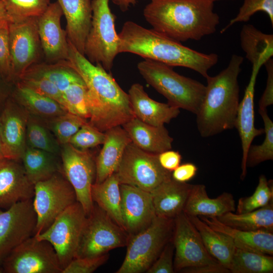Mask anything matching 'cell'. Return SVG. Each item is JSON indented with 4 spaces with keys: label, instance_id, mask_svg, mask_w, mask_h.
<instances>
[{
    "label": "cell",
    "instance_id": "cell-21",
    "mask_svg": "<svg viewBox=\"0 0 273 273\" xmlns=\"http://www.w3.org/2000/svg\"><path fill=\"white\" fill-rule=\"evenodd\" d=\"M34 185L28 178L18 161L5 159L0 162V207H10L32 199Z\"/></svg>",
    "mask_w": 273,
    "mask_h": 273
},
{
    "label": "cell",
    "instance_id": "cell-36",
    "mask_svg": "<svg viewBox=\"0 0 273 273\" xmlns=\"http://www.w3.org/2000/svg\"><path fill=\"white\" fill-rule=\"evenodd\" d=\"M229 270L232 273H272L273 257L236 247Z\"/></svg>",
    "mask_w": 273,
    "mask_h": 273
},
{
    "label": "cell",
    "instance_id": "cell-51",
    "mask_svg": "<svg viewBox=\"0 0 273 273\" xmlns=\"http://www.w3.org/2000/svg\"><path fill=\"white\" fill-rule=\"evenodd\" d=\"M198 170L197 166L192 163L180 164L171 172V177L180 183H187L196 175Z\"/></svg>",
    "mask_w": 273,
    "mask_h": 273
},
{
    "label": "cell",
    "instance_id": "cell-7",
    "mask_svg": "<svg viewBox=\"0 0 273 273\" xmlns=\"http://www.w3.org/2000/svg\"><path fill=\"white\" fill-rule=\"evenodd\" d=\"M109 0H92L91 26L84 48V56L92 63L110 71L119 54V38L115 27V16Z\"/></svg>",
    "mask_w": 273,
    "mask_h": 273
},
{
    "label": "cell",
    "instance_id": "cell-24",
    "mask_svg": "<svg viewBox=\"0 0 273 273\" xmlns=\"http://www.w3.org/2000/svg\"><path fill=\"white\" fill-rule=\"evenodd\" d=\"M103 147L95 159V183L103 181L116 172L124 150L131 143L128 134L122 126L112 127L105 131Z\"/></svg>",
    "mask_w": 273,
    "mask_h": 273
},
{
    "label": "cell",
    "instance_id": "cell-44",
    "mask_svg": "<svg viewBox=\"0 0 273 273\" xmlns=\"http://www.w3.org/2000/svg\"><path fill=\"white\" fill-rule=\"evenodd\" d=\"M105 133L94 127L87 121L72 136L68 143L80 150L102 145L105 141Z\"/></svg>",
    "mask_w": 273,
    "mask_h": 273
},
{
    "label": "cell",
    "instance_id": "cell-11",
    "mask_svg": "<svg viewBox=\"0 0 273 273\" xmlns=\"http://www.w3.org/2000/svg\"><path fill=\"white\" fill-rule=\"evenodd\" d=\"M34 236L44 231L64 210L77 201L75 191L61 172L34 185Z\"/></svg>",
    "mask_w": 273,
    "mask_h": 273
},
{
    "label": "cell",
    "instance_id": "cell-56",
    "mask_svg": "<svg viewBox=\"0 0 273 273\" xmlns=\"http://www.w3.org/2000/svg\"><path fill=\"white\" fill-rule=\"evenodd\" d=\"M5 96L0 91V103H2L4 100Z\"/></svg>",
    "mask_w": 273,
    "mask_h": 273
},
{
    "label": "cell",
    "instance_id": "cell-31",
    "mask_svg": "<svg viewBox=\"0 0 273 273\" xmlns=\"http://www.w3.org/2000/svg\"><path fill=\"white\" fill-rule=\"evenodd\" d=\"M14 100L33 116L50 119L64 114L67 110L56 101L39 94L18 82Z\"/></svg>",
    "mask_w": 273,
    "mask_h": 273
},
{
    "label": "cell",
    "instance_id": "cell-22",
    "mask_svg": "<svg viewBox=\"0 0 273 273\" xmlns=\"http://www.w3.org/2000/svg\"><path fill=\"white\" fill-rule=\"evenodd\" d=\"M66 21V32L68 41L84 55L86 40L92 19L90 0H57Z\"/></svg>",
    "mask_w": 273,
    "mask_h": 273
},
{
    "label": "cell",
    "instance_id": "cell-45",
    "mask_svg": "<svg viewBox=\"0 0 273 273\" xmlns=\"http://www.w3.org/2000/svg\"><path fill=\"white\" fill-rule=\"evenodd\" d=\"M19 80V83L56 101L66 109L63 93L50 81L43 78L30 77H21Z\"/></svg>",
    "mask_w": 273,
    "mask_h": 273
},
{
    "label": "cell",
    "instance_id": "cell-2",
    "mask_svg": "<svg viewBox=\"0 0 273 273\" xmlns=\"http://www.w3.org/2000/svg\"><path fill=\"white\" fill-rule=\"evenodd\" d=\"M211 0H150L143 10L155 30L179 42L199 40L219 23Z\"/></svg>",
    "mask_w": 273,
    "mask_h": 273
},
{
    "label": "cell",
    "instance_id": "cell-30",
    "mask_svg": "<svg viewBox=\"0 0 273 273\" xmlns=\"http://www.w3.org/2000/svg\"><path fill=\"white\" fill-rule=\"evenodd\" d=\"M240 43L246 58L252 65L261 67L273 56V35L245 24L240 32Z\"/></svg>",
    "mask_w": 273,
    "mask_h": 273
},
{
    "label": "cell",
    "instance_id": "cell-14",
    "mask_svg": "<svg viewBox=\"0 0 273 273\" xmlns=\"http://www.w3.org/2000/svg\"><path fill=\"white\" fill-rule=\"evenodd\" d=\"M174 248V271L218 262L206 249L201 237L184 212L174 218L171 239Z\"/></svg>",
    "mask_w": 273,
    "mask_h": 273
},
{
    "label": "cell",
    "instance_id": "cell-46",
    "mask_svg": "<svg viewBox=\"0 0 273 273\" xmlns=\"http://www.w3.org/2000/svg\"><path fill=\"white\" fill-rule=\"evenodd\" d=\"M108 258V253L92 257H75L62 273H92L106 262Z\"/></svg>",
    "mask_w": 273,
    "mask_h": 273
},
{
    "label": "cell",
    "instance_id": "cell-9",
    "mask_svg": "<svg viewBox=\"0 0 273 273\" xmlns=\"http://www.w3.org/2000/svg\"><path fill=\"white\" fill-rule=\"evenodd\" d=\"M116 173L120 184L150 193L171 177V172L160 165L158 154L146 152L132 142L125 148Z\"/></svg>",
    "mask_w": 273,
    "mask_h": 273
},
{
    "label": "cell",
    "instance_id": "cell-58",
    "mask_svg": "<svg viewBox=\"0 0 273 273\" xmlns=\"http://www.w3.org/2000/svg\"><path fill=\"white\" fill-rule=\"evenodd\" d=\"M0 1H1V0H0Z\"/></svg>",
    "mask_w": 273,
    "mask_h": 273
},
{
    "label": "cell",
    "instance_id": "cell-40",
    "mask_svg": "<svg viewBox=\"0 0 273 273\" xmlns=\"http://www.w3.org/2000/svg\"><path fill=\"white\" fill-rule=\"evenodd\" d=\"M47 120L48 127L60 145L68 143L72 136L87 122V119L69 112Z\"/></svg>",
    "mask_w": 273,
    "mask_h": 273
},
{
    "label": "cell",
    "instance_id": "cell-23",
    "mask_svg": "<svg viewBox=\"0 0 273 273\" xmlns=\"http://www.w3.org/2000/svg\"><path fill=\"white\" fill-rule=\"evenodd\" d=\"M128 95L135 117L147 124L164 125L176 118L180 112L178 108L151 99L143 86L138 83L130 86Z\"/></svg>",
    "mask_w": 273,
    "mask_h": 273
},
{
    "label": "cell",
    "instance_id": "cell-42",
    "mask_svg": "<svg viewBox=\"0 0 273 273\" xmlns=\"http://www.w3.org/2000/svg\"><path fill=\"white\" fill-rule=\"evenodd\" d=\"M68 112L85 119L89 118L85 83H75L63 93Z\"/></svg>",
    "mask_w": 273,
    "mask_h": 273
},
{
    "label": "cell",
    "instance_id": "cell-8",
    "mask_svg": "<svg viewBox=\"0 0 273 273\" xmlns=\"http://www.w3.org/2000/svg\"><path fill=\"white\" fill-rule=\"evenodd\" d=\"M127 232L96 203L87 216L75 257L102 255L113 249L126 246Z\"/></svg>",
    "mask_w": 273,
    "mask_h": 273
},
{
    "label": "cell",
    "instance_id": "cell-17",
    "mask_svg": "<svg viewBox=\"0 0 273 273\" xmlns=\"http://www.w3.org/2000/svg\"><path fill=\"white\" fill-rule=\"evenodd\" d=\"M29 114L14 100L5 104L0 116V135L6 159L21 160L26 148V127Z\"/></svg>",
    "mask_w": 273,
    "mask_h": 273
},
{
    "label": "cell",
    "instance_id": "cell-16",
    "mask_svg": "<svg viewBox=\"0 0 273 273\" xmlns=\"http://www.w3.org/2000/svg\"><path fill=\"white\" fill-rule=\"evenodd\" d=\"M9 40L13 80L19 79L38 60L41 49L37 17L9 23Z\"/></svg>",
    "mask_w": 273,
    "mask_h": 273
},
{
    "label": "cell",
    "instance_id": "cell-53",
    "mask_svg": "<svg viewBox=\"0 0 273 273\" xmlns=\"http://www.w3.org/2000/svg\"><path fill=\"white\" fill-rule=\"evenodd\" d=\"M122 12L127 11L132 6L136 4L137 0H111Z\"/></svg>",
    "mask_w": 273,
    "mask_h": 273
},
{
    "label": "cell",
    "instance_id": "cell-55",
    "mask_svg": "<svg viewBox=\"0 0 273 273\" xmlns=\"http://www.w3.org/2000/svg\"><path fill=\"white\" fill-rule=\"evenodd\" d=\"M5 159L6 158L4 156L3 151L2 143L1 138V135H0V162L2 161Z\"/></svg>",
    "mask_w": 273,
    "mask_h": 273
},
{
    "label": "cell",
    "instance_id": "cell-41",
    "mask_svg": "<svg viewBox=\"0 0 273 273\" xmlns=\"http://www.w3.org/2000/svg\"><path fill=\"white\" fill-rule=\"evenodd\" d=\"M273 200L272 180H267L265 175L259 177L258 185L252 195L239 199L236 213L252 211L267 205Z\"/></svg>",
    "mask_w": 273,
    "mask_h": 273
},
{
    "label": "cell",
    "instance_id": "cell-54",
    "mask_svg": "<svg viewBox=\"0 0 273 273\" xmlns=\"http://www.w3.org/2000/svg\"><path fill=\"white\" fill-rule=\"evenodd\" d=\"M8 24V19L4 5L0 1V27Z\"/></svg>",
    "mask_w": 273,
    "mask_h": 273
},
{
    "label": "cell",
    "instance_id": "cell-4",
    "mask_svg": "<svg viewBox=\"0 0 273 273\" xmlns=\"http://www.w3.org/2000/svg\"><path fill=\"white\" fill-rule=\"evenodd\" d=\"M242 57L233 55L228 66L218 74L205 78V93L197 113V128L208 138L235 127L239 105L238 76Z\"/></svg>",
    "mask_w": 273,
    "mask_h": 273
},
{
    "label": "cell",
    "instance_id": "cell-18",
    "mask_svg": "<svg viewBox=\"0 0 273 273\" xmlns=\"http://www.w3.org/2000/svg\"><path fill=\"white\" fill-rule=\"evenodd\" d=\"M120 189L123 228L130 237L147 228L156 215L151 193L125 184Z\"/></svg>",
    "mask_w": 273,
    "mask_h": 273
},
{
    "label": "cell",
    "instance_id": "cell-1",
    "mask_svg": "<svg viewBox=\"0 0 273 273\" xmlns=\"http://www.w3.org/2000/svg\"><path fill=\"white\" fill-rule=\"evenodd\" d=\"M68 61L86 86L89 124L105 132L135 117L128 94L100 64L90 62L69 42Z\"/></svg>",
    "mask_w": 273,
    "mask_h": 273
},
{
    "label": "cell",
    "instance_id": "cell-35",
    "mask_svg": "<svg viewBox=\"0 0 273 273\" xmlns=\"http://www.w3.org/2000/svg\"><path fill=\"white\" fill-rule=\"evenodd\" d=\"M216 218L223 224L237 229L273 233V200L252 211L239 214L229 212Z\"/></svg>",
    "mask_w": 273,
    "mask_h": 273
},
{
    "label": "cell",
    "instance_id": "cell-57",
    "mask_svg": "<svg viewBox=\"0 0 273 273\" xmlns=\"http://www.w3.org/2000/svg\"><path fill=\"white\" fill-rule=\"evenodd\" d=\"M211 1H212L213 2H214L215 1H219V0H211Z\"/></svg>",
    "mask_w": 273,
    "mask_h": 273
},
{
    "label": "cell",
    "instance_id": "cell-20",
    "mask_svg": "<svg viewBox=\"0 0 273 273\" xmlns=\"http://www.w3.org/2000/svg\"><path fill=\"white\" fill-rule=\"evenodd\" d=\"M261 67L253 65L249 81L243 99L239 103L235 127L238 130L241 141L242 158L241 178L243 180L247 174L246 165L247 152L254 139L264 133L262 128L254 125V98L257 75Z\"/></svg>",
    "mask_w": 273,
    "mask_h": 273
},
{
    "label": "cell",
    "instance_id": "cell-50",
    "mask_svg": "<svg viewBox=\"0 0 273 273\" xmlns=\"http://www.w3.org/2000/svg\"><path fill=\"white\" fill-rule=\"evenodd\" d=\"M158 160L164 169L172 172L180 165L181 156L178 151L170 149L159 154Z\"/></svg>",
    "mask_w": 273,
    "mask_h": 273
},
{
    "label": "cell",
    "instance_id": "cell-34",
    "mask_svg": "<svg viewBox=\"0 0 273 273\" xmlns=\"http://www.w3.org/2000/svg\"><path fill=\"white\" fill-rule=\"evenodd\" d=\"M21 160L28 178L34 185L62 172L56 155L43 150L27 146Z\"/></svg>",
    "mask_w": 273,
    "mask_h": 273
},
{
    "label": "cell",
    "instance_id": "cell-10",
    "mask_svg": "<svg viewBox=\"0 0 273 273\" xmlns=\"http://www.w3.org/2000/svg\"><path fill=\"white\" fill-rule=\"evenodd\" d=\"M86 217L82 206L76 201L58 216L44 231L35 236L53 246L62 270L76 256Z\"/></svg>",
    "mask_w": 273,
    "mask_h": 273
},
{
    "label": "cell",
    "instance_id": "cell-52",
    "mask_svg": "<svg viewBox=\"0 0 273 273\" xmlns=\"http://www.w3.org/2000/svg\"><path fill=\"white\" fill-rule=\"evenodd\" d=\"M186 273H228L230 270L219 262L196 267L185 268L181 270Z\"/></svg>",
    "mask_w": 273,
    "mask_h": 273
},
{
    "label": "cell",
    "instance_id": "cell-32",
    "mask_svg": "<svg viewBox=\"0 0 273 273\" xmlns=\"http://www.w3.org/2000/svg\"><path fill=\"white\" fill-rule=\"evenodd\" d=\"M24 77L45 78L54 84L62 93L73 84L84 83L68 60L34 64L20 78Z\"/></svg>",
    "mask_w": 273,
    "mask_h": 273
},
{
    "label": "cell",
    "instance_id": "cell-13",
    "mask_svg": "<svg viewBox=\"0 0 273 273\" xmlns=\"http://www.w3.org/2000/svg\"><path fill=\"white\" fill-rule=\"evenodd\" d=\"M61 146L62 173L73 188L77 201L88 216L94 205L91 189L96 179L95 159L88 150L77 149L69 143Z\"/></svg>",
    "mask_w": 273,
    "mask_h": 273
},
{
    "label": "cell",
    "instance_id": "cell-5",
    "mask_svg": "<svg viewBox=\"0 0 273 273\" xmlns=\"http://www.w3.org/2000/svg\"><path fill=\"white\" fill-rule=\"evenodd\" d=\"M137 68L146 82L163 95L168 104L197 114L205 95V85L158 61L144 59Z\"/></svg>",
    "mask_w": 273,
    "mask_h": 273
},
{
    "label": "cell",
    "instance_id": "cell-29",
    "mask_svg": "<svg viewBox=\"0 0 273 273\" xmlns=\"http://www.w3.org/2000/svg\"><path fill=\"white\" fill-rule=\"evenodd\" d=\"M188 216L199 232L210 255L229 270L236 248L233 240L229 236L214 230L198 216Z\"/></svg>",
    "mask_w": 273,
    "mask_h": 273
},
{
    "label": "cell",
    "instance_id": "cell-3",
    "mask_svg": "<svg viewBox=\"0 0 273 273\" xmlns=\"http://www.w3.org/2000/svg\"><path fill=\"white\" fill-rule=\"evenodd\" d=\"M118 36L119 54L132 53L172 67L188 68L205 78L218 60L216 54L199 52L153 29H147L131 21L124 23Z\"/></svg>",
    "mask_w": 273,
    "mask_h": 273
},
{
    "label": "cell",
    "instance_id": "cell-47",
    "mask_svg": "<svg viewBox=\"0 0 273 273\" xmlns=\"http://www.w3.org/2000/svg\"><path fill=\"white\" fill-rule=\"evenodd\" d=\"M0 76L7 82L13 80L8 24L0 27Z\"/></svg>",
    "mask_w": 273,
    "mask_h": 273
},
{
    "label": "cell",
    "instance_id": "cell-38",
    "mask_svg": "<svg viewBox=\"0 0 273 273\" xmlns=\"http://www.w3.org/2000/svg\"><path fill=\"white\" fill-rule=\"evenodd\" d=\"M4 5L9 23L38 17L48 8L50 0H1Z\"/></svg>",
    "mask_w": 273,
    "mask_h": 273
},
{
    "label": "cell",
    "instance_id": "cell-25",
    "mask_svg": "<svg viewBox=\"0 0 273 273\" xmlns=\"http://www.w3.org/2000/svg\"><path fill=\"white\" fill-rule=\"evenodd\" d=\"M193 186L172 177L161 184L151 193L156 216L174 219L183 212Z\"/></svg>",
    "mask_w": 273,
    "mask_h": 273
},
{
    "label": "cell",
    "instance_id": "cell-28",
    "mask_svg": "<svg viewBox=\"0 0 273 273\" xmlns=\"http://www.w3.org/2000/svg\"><path fill=\"white\" fill-rule=\"evenodd\" d=\"M198 217L214 230L230 237L236 247L273 255V233L241 230L225 225L214 217Z\"/></svg>",
    "mask_w": 273,
    "mask_h": 273
},
{
    "label": "cell",
    "instance_id": "cell-6",
    "mask_svg": "<svg viewBox=\"0 0 273 273\" xmlns=\"http://www.w3.org/2000/svg\"><path fill=\"white\" fill-rule=\"evenodd\" d=\"M174 219L156 216L145 230L129 237L124 260L117 273L146 272L172 237Z\"/></svg>",
    "mask_w": 273,
    "mask_h": 273
},
{
    "label": "cell",
    "instance_id": "cell-33",
    "mask_svg": "<svg viewBox=\"0 0 273 273\" xmlns=\"http://www.w3.org/2000/svg\"><path fill=\"white\" fill-rule=\"evenodd\" d=\"M120 185L117 174L115 172L102 183H94L92 187L91 195L93 202L124 229Z\"/></svg>",
    "mask_w": 273,
    "mask_h": 273
},
{
    "label": "cell",
    "instance_id": "cell-37",
    "mask_svg": "<svg viewBox=\"0 0 273 273\" xmlns=\"http://www.w3.org/2000/svg\"><path fill=\"white\" fill-rule=\"evenodd\" d=\"M258 112L263 121L265 138L261 144L250 146L246 157L247 168L273 159V122L267 114L266 109H258Z\"/></svg>",
    "mask_w": 273,
    "mask_h": 273
},
{
    "label": "cell",
    "instance_id": "cell-39",
    "mask_svg": "<svg viewBox=\"0 0 273 273\" xmlns=\"http://www.w3.org/2000/svg\"><path fill=\"white\" fill-rule=\"evenodd\" d=\"M27 146L57 155L60 149L57 141L51 136L47 126L29 114L26 127Z\"/></svg>",
    "mask_w": 273,
    "mask_h": 273
},
{
    "label": "cell",
    "instance_id": "cell-27",
    "mask_svg": "<svg viewBox=\"0 0 273 273\" xmlns=\"http://www.w3.org/2000/svg\"><path fill=\"white\" fill-rule=\"evenodd\" d=\"M236 209L232 194L223 192L215 198H210L205 186L198 184L193 185L183 212L188 216L218 217Z\"/></svg>",
    "mask_w": 273,
    "mask_h": 273
},
{
    "label": "cell",
    "instance_id": "cell-48",
    "mask_svg": "<svg viewBox=\"0 0 273 273\" xmlns=\"http://www.w3.org/2000/svg\"><path fill=\"white\" fill-rule=\"evenodd\" d=\"M174 248L172 240L165 246L160 254L146 271L147 273H173Z\"/></svg>",
    "mask_w": 273,
    "mask_h": 273
},
{
    "label": "cell",
    "instance_id": "cell-26",
    "mask_svg": "<svg viewBox=\"0 0 273 273\" xmlns=\"http://www.w3.org/2000/svg\"><path fill=\"white\" fill-rule=\"evenodd\" d=\"M122 127L131 142L146 152L159 154L172 148L173 139L164 125H152L135 117Z\"/></svg>",
    "mask_w": 273,
    "mask_h": 273
},
{
    "label": "cell",
    "instance_id": "cell-15",
    "mask_svg": "<svg viewBox=\"0 0 273 273\" xmlns=\"http://www.w3.org/2000/svg\"><path fill=\"white\" fill-rule=\"evenodd\" d=\"M36 222L31 199L0 211V265L15 248L34 235Z\"/></svg>",
    "mask_w": 273,
    "mask_h": 273
},
{
    "label": "cell",
    "instance_id": "cell-19",
    "mask_svg": "<svg viewBox=\"0 0 273 273\" xmlns=\"http://www.w3.org/2000/svg\"><path fill=\"white\" fill-rule=\"evenodd\" d=\"M63 15L57 2L51 3L37 17L38 32L41 50L46 60L51 63L68 60L69 42L66 31L61 25Z\"/></svg>",
    "mask_w": 273,
    "mask_h": 273
},
{
    "label": "cell",
    "instance_id": "cell-43",
    "mask_svg": "<svg viewBox=\"0 0 273 273\" xmlns=\"http://www.w3.org/2000/svg\"><path fill=\"white\" fill-rule=\"evenodd\" d=\"M257 12L266 13L273 26V0H244L236 16L221 29V33L235 23L248 22L251 17Z\"/></svg>",
    "mask_w": 273,
    "mask_h": 273
},
{
    "label": "cell",
    "instance_id": "cell-49",
    "mask_svg": "<svg viewBox=\"0 0 273 273\" xmlns=\"http://www.w3.org/2000/svg\"><path fill=\"white\" fill-rule=\"evenodd\" d=\"M267 72L265 88L258 103L259 109H266L273 104V61L270 59L264 64Z\"/></svg>",
    "mask_w": 273,
    "mask_h": 273
},
{
    "label": "cell",
    "instance_id": "cell-12",
    "mask_svg": "<svg viewBox=\"0 0 273 273\" xmlns=\"http://www.w3.org/2000/svg\"><path fill=\"white\" fill-rule=\"evenodd\" d=\"M6 273H62L53 246L33 236L15 248L2 264Z\"/></svg>",
    "mask_w": 273,
    "mask_h": 273
}]
</instances>
